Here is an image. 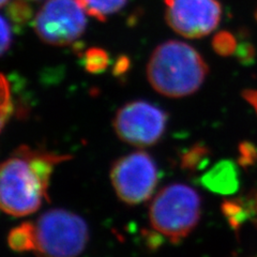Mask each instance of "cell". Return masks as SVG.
Masks as SVG:
<instances>
[{
  "label": "cell",
  "mask_w": 257,
  "mask_h": 257,
  "mask_svg": "<svg viewBox=\"0 0 257 257\" xmlns=\"http://www.w3.org/2000/svg\"><path fill=\"white\" fill-rule=\"evenodd\" d=\"M239 163L244 167L252 165L257 160V150L250 143H242L239 147Z\"/></svg>",
  "instance_id": "18"
},
{
  "label": "cell",
  "mask_w": 257,
  "mask_h": 257,
  "mask_svg": "<svg viewBox=\"0 0 257 257\" xmlns=\"http://www.w3.org/2000/svg\"><path fill=\"white\" fill-rule=\"evenodd\" d=\"M8 243L12 250L16 252L36 251V225L26 222L13 228L8 236Z\"/></svg>",
  "instance_id": "10"
},
{
  "label": "cell",
  "mask_w": 257,
  "mask_h": 257,
  "mask_svg": "<svg viewBox=\"0 0 257 257\" xmlns=\"http://www.w3.org/2000/svg\"><path fill=\"white\" fill-rule=\"evenodd\" d=\"M202 202L198 193L187 184L174 183L161 190L150 206V222L161 235L179 241L195 228Z\"/></svg>",
  "instance_id": "2"
},
{
  "label": "cell",
  "mask_w": 257,
  "mask_h": 257,
  "mask_svg": "<svg viewBox=\"0 0 257 257\" xmlns=\"http://www.w3.org/2000/svg\"><path fill=\"white\" fill-rule=\"evenodd\" d=\"M208 71L207 63L194 47L172 40L152 52L147 64V78L160 94L183 98L199 89Z\"/></svg>",
  "instance_id": "1"
},
{
  "label": "cell",
  "mask_w": 257,
  "mask_h": 257,
  "mask_svg": "<svg viewBox=\"0 0 257 257\" xmlns=\"http://www.w3.org/2000/svg\"><path fill=\"white\" fill-rule=\"evenodd\" d=\"M212 47L216 54L221 56H229L237 50L235 37L227 31H221L216 34L212 40Z\"/></svg>",
  "instance_id": "15"
},
{
  "label": "cell",
  "mask_w": 257,
  "mask_h": 257,
  "mask_svg": "<svg viewBox=\"0 0 257 257\" xmlns=\"http://www.w3.org/2000/svg\"><path fill=\"white\" fill-rule=\"evenodd\" d=\"M48 200L47 190L38 178L28 159L18 148L2 165L0 205L13 216H25L36 212L42 200Z\"/></svg>",
  "instance_id": "3"
},
{
  "label": "cell",
  "mask_w": 257,
  "mask_h": 257,
  "mask_svg": "<svg viewBox=\"0 0 257 257\" xmlns=\"http://www.w3.org/2000/svg\"><path fill=\"white\" fill-rule=\"evenodd\" d=\"M210 151L204 145H195L184 152L181 157V168L184 171L195 173L203 171L208 165Z\"/></svg>",
  "instance_id": "12"
},
{
  "label": "cell",
  "mask_w": 257,
  "mask_h": 257,
  "mask_svg": "<svg viewBox=\"0 0 257 257\" xmlns=\"http://www.w3.org/2000/svg\"><path fill=\"white\" fill-rule=\"evenodd\" d=\"M165 20L177 34L188 39L210 35L222 18L218 0H164Z\"/></svg>",
  "instance_id": "8"
},
{
  "label": "cell",
  "mask_w": 257,
  "mask_h": 257,
  "mask_svg": "<svg viewBox=\"0 0 257 257\" xmlns=\"http://www.w3.org/2000/svg\"><path fill=\"white\" fill-rule=\"evenodd\" d=\"M12 34L10 24L6 20L5 16H2V54H5L11 45Z\"/></svg>",
  "instance_id": "19"
},
{
  "label": "cell",
  "mask_w": 257,
  "mask_h": 257,
  "mask_svg": "<svg viewBox=\"0 0 257 257\" xmlns=\"http://www.w3.org/2000/svg\"><path fill=\"white\" fill-rule=\"evenodd\" d=\"M256 19H257V12H256Z\"/></svg>",
  "instance_id": "25"
},
{
  "label": "cell",
  "mask_w": 257,
  "mask_h": 257,
  "mask_svg": "<svg viewBox=\"0 0 257 257\" xmlns=\"http://www.w3.org/2000/svg\"><path fill=\"white\" fill-rule=\"evenodd\" d=\"M245 100L251 104L257 112V90H246L243 92Z\"/></svg>",
  "instance_id": "23"
},
{
  "label": "cell",
  "mask_w": 257,
  "mask_h": 257,
  "mask_svg": "<svg viewBox=\"0 0 257 257\" xmlns=\"http://www.w3.org/2000/svg\"><path fill=\"white\" fill-rule=\"evenodd\" d=\"M200 182L209 191L230 195L239 188L237 167L230 161H221L203 175Z\"/></svg>",
  "instance_id": "9"
},
{
  "label": "cell",
  "mask_w": 257,
  "mask_h": 257,
  "mask_svg": "<svg viewBox=\"0 0 257 257\" xmlns=\"http://www.w3.org/2000/svg\"><path fill=\"white\" fill-rule=\"evenodd\" d=\"M88 15L104 22L107 16L120 11L127 0H78Z\"/></svg>",
  "instance_id": "11"
},
{
  "label": "cell",
  "mask_w": 257,
  "mask_h": 257,
  "mask_svg": "<svg viewBox=\"0 0 257 257\" xmlns=\"http://www.w3.org/2000/svg\"><path fill=\"white\" fill-rule=\"evenodd\" d=\"M222 212L235 231H238L241 225L245 223L252 215L243 199L225 200L222 204Z\"/></svg>",
  "instance_id": "13"
},
{
  "label": "cell",
  "mask_w": 257,
  "mask_h": 257,
  "mask_svg": "<svg viewBox=\"0 0 257 257\" xmlns=\"http://www.w3.org/2000/svg\"><path fill=\"white\" fill-rule=\"evenodd\" d=\"M110 179L122 202L138 205L154 193L158 183V168L146 152H133L116 161L111 167Z\"/></svg>",
  "instance_id": "7"
},
{
  "label": "cell",
  "mask_w": 257,
  "mask_h": 257,
  "mask_svg": "<svg viewBox=\"0 0 257 257\" xmlns=\"http://www.w3.org/2000/svg\"><path fill=\"white\" fill-rule=\"evenodd\" d=\"M166 124V112L143 100L124 104L117 111L112 122L118 138L136 147L157 144L164 134Z\"/></svg>",
  "instance_id": "6"
},
{
  "label": "cell",
  "mask_w": 257,
  "mask_h": 257,
  "mask_svg": "<svg viewBox=\"0 0 257 257\" xmlns=\"http://www.w3.org/2000/svg\"><path fill=\"white\" fill-rule=\"evenodd\" d=\"M0 100H2V107H0V120H2V130H4L8 120L10 119L12 112H13V102L11 99V92H10V85L8 79L5 75L2 76V86H0Z\"/></svg>",
  "instance_id": "16"
},
{
  "label": "cell",
  "mask_w": 257,
  "mask_h": 257,
  "mask_svg": "<svg viewBox=\"0 0 257 257\" xmlns=\"http://www.w3.org/2000/svg\"><path fill=\"white\" fill-rule=\"evenodd\" d=\"M8 15L12 22L22 25L31 18L32 10L25 2L19 0V2L12 3L8 8Z\"/></svg>",
  "instance_id": "17"
},
{
  "label": "cell",
  "mask_w": 257,
  "mask_h": 257,
  "mask_svg": "<svg viewBox=\"0 0 257 257\" xmlns=\"http://www.w3.org/2000/svg\"><path fill=\"white\" fill-rule=\"evenodd\" d=\"M254 56V50L251 45L245 44L239 48L238 57L240 60H250Z\"/></svg>",
  "instance_id": "22"
},
{
  "label": "cell",
  "mask_w": 257,
  "mask_h": 257,
  "mask_svg": "<svg viewBox=\"0 0 257 257\" xmlns=\"http://www.w3.org/2000/svg\"><path fill=\"white\" fill-rule=\"evenodd\" d=\"M109 64V56L100 47H91L84 55V66L87 72L92 74L102 73Z\"/></svg>",
  "instance_id": "14"
},
{
  "label": "cell",
  "mask_w": 257,
  "mask_h": 257,
  "mask_svg": "<svg viewBox=\"0 0 257 257\" xmlns=\"http://www.w3.org/2000/svg\"><path fill=\"white\" fill-rule=\"evenodd\" d=\"M146 242L147 245L150 248H158L161 244H162V239H161L160 235L155 231L146 232Z\"/></svg>",
  "instance_id": "21"
},
{
  "label": "cell",
  "mask_w": 257,
  "mask_h": 257,
  "mask_svg": "<svg viewBox=\"0 0 257 257\" xmlns=\"http://www.w3.org/2000/svg\"><path fill=\"white\" fill-rule=\"evenodd\" d=\"M8 3H9V0H2V6L5 7Z\"/></svg>",
  "instance_id": "24"
},
{
  "label": "cell",
  "mask_w": 257,
  "mask_h": 257,
  "mask_svg": "<svg viewBox=\"0 0 257 257\" xmlns=\"http://www.w3.org/2000/svg\"><path fill=\"white\" fill-rule=\"evenodd\" d=\"M39 257H77L89 238L88 226L79 215L53 209L40 216L36 224Z\"/></svg>",
  "instance_id": "4"
},
{
  "label": "cell",
  "mask_w": 257,
  "mask_h": 257,
  "mask_svg": "<svg viewBox=\"0 0 257 257\" xmlns=\"http://www.w3.org/2000/svg\"><path fill=\"white\" fill-rule=\"evenodd\" d=\"M86 15L78 0H47L36 15L34 28L44 43L69 45L84 34Z\"/></svg>",
  "instance_id": "5"
},
{
  "label": "cell",
  "mask_w": 257,
  "mask_h": 257,
  "mask_svg": "<svg viewBox=\"0 0 257 257\" xmlns=\"http://www.w3.org/2000/svg\"><path fill=\"white\" fill-rule=\"evenodd\" d=\"M128 68H130V60H128V58L125 57V56H121V57L118 58V60L115 63L114 74L117 76L121 75L125 73Z\"/></svg>",
  "instance_id": "20"
}]
</instances>
